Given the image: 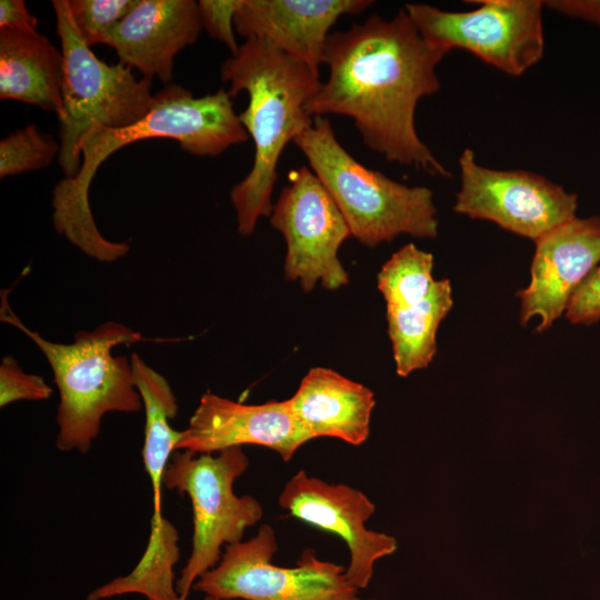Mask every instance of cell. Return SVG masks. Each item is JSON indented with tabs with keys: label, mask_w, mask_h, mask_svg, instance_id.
Masks as SVG:
<instances>
[{
	"label": "cell",
	"mask_w": 600,
	"mask_h": 600,
	"mask_svg": "<svg viewBox=\"0 0 600 600\" xmlns=\"http://www.w3.org/2000/svg\"><path fill=\"white\" fill-rule=\"evenodd\" d=\"M293 143L328 190L346 219L351 236L367 247L399 234H438L433 192L409 187L359 162L338 141L328 119L317 117Z\"/></svg>",
	"instance_id": "obj_5"
},
{
	"label": "cell",
	"mask_w": 600,
	"mask_h": 600,
	"mask_svg": "<svg viewBox=\"0 0 600 600\" xmlns=\"http://www.w3.org/2000/svg\"><path fill=\"white\" fill-rule=\"evenodd\" d=\"M0 308L1 320L31 339L52 369L60 397L56 418V447L60 451L87 453L106 413L143 408L130 358L112 356L116 346L146 340L139 332L108 321L92 331H78L71 343H57L21 322L8 303L7 292H1Z\"/></svg>",
	"instance_id": "obj_4"
},
{
	"label": "cell",
	"mask_w": 600,
	"mask_h": 600,
	"mask_svg": "<svg viewBox=\"0 0 600 600\" xmlns=\"http://www.w3.org/2000/svg\"><path fill=\"white\" fill-rule=\"evenodd\" d=\"M130 361L133 382L144 409L142 462L150 479L152 497L161 498L166 468L183 437V430H174L169 422L178 412L177 398L168 380L139 354L132 353Z\"/></svg>",
	"instance_id": "obj_20"
},
{
	"label": "cell",
	"mask_w": 600,
	"mask_h": 600,
	"mask_svg": "<svg viewBox=\"0 0 600 600\" xmlns=\"http://www.w3.org/2000/svg\"><path fill=\"white\" fill-rule=\"evenodd\" d=\"M63 57L62 111L58 116L59 166L64 178L81 167V142L94 124L119 129L142 119L154 104L152 79H138L132 68L99 59L82 40L68 0L51 1Z\"/></svg>",
	"instance_id": "obj_6"
},
{
	"label": "cell",
	"mask_w": 600,
	"mask_h": 600,
	"mask_svg": "<svg viewBox=\"0 0 600 600\" xmlns=\"http://www.w3.org/2000/svg\"><path fill=\"white\" fill-rule=\"evenodd\" d=\"M447 54L427 43L404 9L390 20L374 13L329 34L322 58L329 76L306 110L349 117L386 160L448 178L414 124L419 100L440 88L436 69Z\"/></svg>",
	"instance_id": "obj_1"
},
{
	"label": "cell",
	"mask_w": 600,
	"mask_h": 600,
	"mask_svg": "<svg viewBox=\"0 0 600 600\" xmlns=\"http://www.w3.org/2000/svg\"><path fill=\"white\" fill-rule=\"evenodd\" d=\"M248 466L242 447L217 456L183 450L172 453L163 488L189 497L193 521L191 553L176 581L180 600H188L194 583L219 563L222 547L242 541L244 531L261 520V503L233 491L234 481Z\"/></svg>",
	"instance_id": "obj_7"
},
{
	"label": "cell",
	"mask_w": 600,
	"mask_h": 600,
	"mask_svg": "<svg viewBox=\"0 0 600 600\" xmlns=\"http://www.w3.org/2000/svg\"><path fill=\"white\" fill-rule=\"evenodd\" d=\"M220 76L230 84L231 98L241 91L249 98L239 119L254 143L253 163L230 191L238 231L249 237L258 219L271 214L279 159L286 146L312 126L306 107L321 82L307 64L260 39L246 40L222 63Z\"/></svg>",
	"instance_id": "obj_3"
},
{
	"label": "cell",
	"mask_w": 600,
	"mask_h": 600,
	"mask_svg": "<svg viewBox=\"0 0 600 600\" xmlns=\"http://www.w3.org/2000/svg\"><path fill=\"white\" fill-rule=\"evenodd\" d=\"M138 2L139 0H68L72 20L89 47L103 43L109 31Z\"/></svg>",
	"instance_id": "obj_23"
},
{
	"label": "cell",
	"mask_w": 600,
	"mask_h": 600,
	"mask_svg": "<svg viewBox=\"0 0 600 600\" xmlns=\"http://www.w3.org/2000/svg\"><path fill=\"white\" fill-rule=\"evenodd\" d=\"M564 313L574 324L590 326L600 320V264L576 290Z\"/></svg>",
	"instance_id": "obj_26"
},
{
	"label": "cell",
	"mask_w": 600,
	"mask_h": 600,
	"mask_svg": "<svg viewBox=\"0 0 600 600\" xmlns=\"http://www.w3.org/2000/svg\"><path fill=\"white\" fill-rule=\"evenodd\" d=\"M219 563L193 590L217 600H360L346 568L317 558L307 549L297 564L272 562L278 550L274 530L261 524L254 537L224 547Z\"/></svg>",
	"instance_id": "obj_9"
},
{
	"label": "cell",
	"mask_w": 600,
	"mask_h": 600,
	"mask_svg": "<svg viewBox=\"0 0 600 600\" xmlns=\"http://www.w3.org/2000/svg\"><path fill=\"white\" fill-rule=\"evenodd\" d=\"M544 3L563 14L600 26V0H559Z\"/></svg>",
	"instance_id": "obj_28"
},
{
	"label": "cell",
	"mask_w": 600,
	"mask_h": 600,
	"mask_svg": "<svg viewBox=\"0 0 600 600\" xmlns=\"http://www.w3.org/2000/svg\"><path fill=\"white\" fill-rule=\"evenodd\" d=\"M453 306L449 280H436L422 300L387 307L388 334L392 343L397 373L409 376L426 368L437 351V330Z\"/></svg>",
	"instance_id": "obj_19"
},
{
	"label": "cell",
	"mask_w": 600,
	"mask_h": 600,
	"mask_svg": "<svg viewBox=\"0 0 600 600\" xmlns=\"http://www.w3.org/2000/svg\"><path fill=\"white\" fill-rule=\"evenodd\" d=\"M460 189L453 210L497 223L533 241L576 217L577 194L524 170H496L477 162L472 149L459 157Z\"/></svg>",
	"instance_id": "obj_11"
},
{
	"label": "cell",
	"mask_w": 600,
	"mask_h": 600,
	"mask_svg": "<svg viewBox=\"0 0 600 600\" xmlns=\"http://www.w3.org/2000/svg\"><path fill=\"white\" fill-rule=\"evenodd\" d=\"M201 30L198 1L139 0L103 43L114 49L124 66L169 83L174 58L197 41Z\"/></svg>",
	"instance_id": "obj_16"
},
{
	"label": "cell",
	"mask_w": 600,
	"mask_h": 600,
	"mask_svg": "<svg viewBox=\"0 0 600 600\" xmlns=\"http://www.w3.org/2000/svg\"><path fill=\"white\" fill-rule=\"evenodd\" d=\"M371 4L369 0H242L233 26L239 36L264 40L319 76L332 26Z\"/></svg>",
	"instance_id": "obj_15"
},
{
	"label": "cell",
	"mask_w": 600,
	"mask_h": 600,
	"mask_svg": "<svg viewBox=\"0 0 600 600\" xmlns=\"http://www.w3.org/2000/svg\"><path fill=\"white\" fill-rule=\"evenodd\" d=\"M433 256L406 244L382 266L378 273V288L387 307H400L424 299L431 291Z\"/></svg>",
	"instance_id": "obj_21"
},
{
	"label": "cell",
	"mask_w": 600,
	"mask_h": 600,
	"mask_svg": "<svg viewBox=\"0 0 600 600\" xmlns=\"http://www.w3.org/2000/svg\"><path fill=\"white\" fill-rule=\"evenodd\" d=\"M462 12L422 3H408L404 11L422 38L449 53L471 52L510 76H520L543 56L544 37L540 0H483Z\"/></svg>",
	"instance_id": "obj_8"
},
{
	"label": "cell",
	"mask_w": 600,
	"mask_h": 600,
	"mask_svg": "<svg viewBox=\"0 0 600 600\" xmlns=\"http://www.w3.org/2000/svg\"><path fill=\"white\" fill-rule=\"evenodd\" d=\"M38 20L29 12L23 0L0 1V29L37 32Z\"/></svg>",
	"instance_id": "obj_27"
},
{
	"label": "cell",
	"mask_w": 600,
	"mask_h": 600,
	"mask_svg": "<svg viewBox=\"0 0 600 600\" xmlns=\"http://www.w3.org/2000/svg\"><path fill=\"white\" fill-rule=\"evenodd\" d=\"M536 242L531 279L520 290V320L539 318L543 331L566 312L570 299L600 264V217L579 218L557 226Z\"/></svg>",
	"instance_id": "obj_13"
},
{
	"label": "cell",
	"mask_w": 600,
	"mask_h": 600,
	"mask_svg": "<svg viewBox=\"0 0 600 600\" xmlns=\"http://www.w3.org/2000/svg\"><path fill=\"white\" fill-rule=\"evenodd\" d=\"M288 400L311 440L331 437L360 446L369 436L373 392L331 369H310Z\"/></svg>",
	"instance_id": "obj_17"
},
{
	"label": "cell",
	"mask_w": 600,
	"mask_h": 600,
	"mask_svg": "<svg viewBox=\"0 0 600 600\" xmlns=\"http://www.w3.org/2000/svg\"><path fill=\"white\" fill-rule=\"evenodd\" d=\"M310 440L288 399L243 404L206 392L176 450L212 454L233 447L254 444L276 451L288 462Z\"/></svg>",
	"instance_id": "obj_14"
},
{
	"label": "cell",
	"mask_w": 600,
	"mask_h": 600,
	"mask_svg": "<svg viewBox=\"0 0 600 600\" xmlns=\"http://www.w3.org/2000/svg\"><path fill=\"white\" fill-rule=\"evenodd\" d=\"M242 0H200L198 1L202 29L214 40L226 44L234 56L240 46L234 36L233 19Z\"/></svg>",
	"instance_id": "obj_25"
},
{
	"label": "cell",
	"mask_w": 600,
	"mask_h": 600,
	"mask_svg": "<svg viewBox=\"0 0 600 600\" xmlns=\"http://www.w3.org/2000/svg\"><path fill=\"white\" fill-rule=\"evenodd\" d=\"M177 140L197 157H217L249 134L223 88L194 98L179 84H167L156 93L151 110L128 127L111 129L94 124L81 142V167L52 190V221L56 231L87 256L113 262L130 251L127 242L106 239L97 228L89 204V189L98 168L117 150L144 139Z\"/></svg>",
	"instance_id": "obj_2"
},
{
	"label": "cell",
	"mask_w": 600,
	"mask_h": 600,
	"mask_svg": "<svg viewBox=\"0 0 600 600\" xmlns=\"http://www.w3.org/2000/svg\"><path fill=\"white\" fill-rule=\"evenodd\" d=\"M288 179L270 214L271 226L287 243L284 276L307 292L318 282L337 290L349 281L338 258L340 246L351 237L349 226L310 168L293 169Z\"/></svg>",
	"instance_id": "obj_10"
},
{
	"label": "cell",
	"mask_w": 600,
	"mask_h": 600,
	"mask_svg": "<svg viewBox=\"0 0 600 600\" xmlns=\"http://www.w3.org/2000/svg\"><path fill=\"white\" fill-rule=\"evenodd\" d=\"M278 501L292 517L338 534L347 543L346 576L358 590L369 584L376 561L398 548L393 537L366 528L376 506L350 486L331 484L300 470L284 484Z\"/></svg>",
	"instance_id": "obj_12"
},
{
	"label": "cell",
	"mask_w": 600,
	"mask_h": 600,
	"mask_svg": "<svg viewBox=\"0 0 600 600\" xmlns=\"http://www.w3.org/2000/svg\"><path fill=\"white\" fill-rule=\"evenodd\" d=\"M52 389L42 377L26 373L17 360L6 356L0 364V407L20 400L41 401L51 397Z\"/></svg>",
	"instance_id": "obj_24"
},
{
	"label": "cell",
	"mask_w": 600,
	"mask_h": 600,
	"mask_svg": "<svg viewBox=\"0 0 600 600\" xmlns=\"http://www.w3.org/2000/svg\"><path fill=\"white\" fill-rule=\"evenodd\" d=\"M204 600H217V599H214L212 597H204Z\"/></svg>",
	"instance_id": "obj_29"
},
{
	"label": "cell",
	"mask_w": 600,
	"mask_h": 600,
	"mask_svg": "<svg viewBox=\"0 0 600 600\" xmlns=\"http://www.w3.org/2000/svg\"><path fill=\"white\" fill-rule=\"evenodd\" d=\"M59 152L60 143L38 126L20 128L0 140V178L46 168Z\"/></svg>",
	"instance_id": "obj_22"
},
{
	"label": "cell",
	"mask_w": 600,
	"mask_h": 600,
	"mask_svg": "<svg viewBox=\"0 0 600 600\" xmlns=\"http://www.w3.org/2000/svg\"><path fill=\"white\" fill-rule=\"evenodd\" d=\"M61 50L39 32L0 29V98L62 111Z\"/></svg>",
	"instance_id": "obj_18"
}]
</instances>
